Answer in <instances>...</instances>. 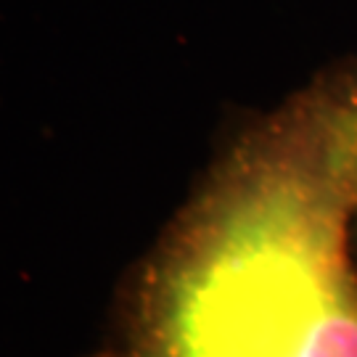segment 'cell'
<instances>
[{"label": "cell", "instance_id": "cell-1", "mask_svg": "<svg viewBox=\"0 0 357 357\" xmlns=\"http://www.w3.org/2000/svg\"><path fill=\"white\" fill-rule=\"evenodd\" d=\"M355 215L333 72L215 167L143 273L122 357H357Z\"/></svg>", "mask_w": 357, "mask_h": 357}, {"label": "cell", "instance_id": "cell-2", "mask_svg": "<svg viewBox=\"0 0 357 357\" xmlns=\"http://www.w3.org/2000/svg\"><path fill=\"white\" fill-rule=\"evenodd\" d=\"M339 122H342L349 172L357 188V69L339 72Z\"/></svg>", "mask_w": 357, "mask_h": 357}, {"label": "cell", "instance_id": "cell-3", "mask_svg": "<svg viewBox=\"0 0 357 357\" xmlns=\"http://www.w3.org/2000/svg\"><path fill=\"white\" fill-rule=\"evenodd\" d=\"M355 249H357V215H355Z\"/></svg>", "mask_w": 357, "mask_h": 357}]
</instances>
